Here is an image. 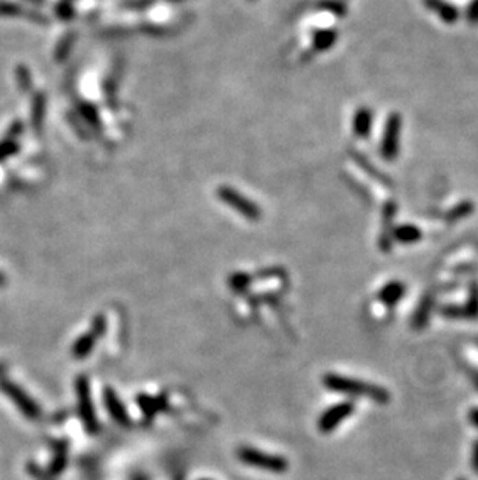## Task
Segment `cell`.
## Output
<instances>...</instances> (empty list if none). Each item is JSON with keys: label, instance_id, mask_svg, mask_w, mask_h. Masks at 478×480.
Instances as JSON below:
<instances>
[{"label": "cell", "instance_id": "1", "mask_svg": "<svg viewBox=\"0 0 478 480\" xmlns=\"http://www.w3.org/2000/svg\"><path fill=\"white\" fill-rule=\"evenodd\" d=\"M323 384L326 389L332 390V392L351 395V397L358 398H367L378 404H387L388 401H390L388 390L380 386H376V384L372 382L356 380V378L328 373L323 376Z\"/></svg>", "mask_w": 478, "mask_h": 480}, {"label": "cell", "instance_id": "2", "mask_svg": "<svg viewBox=\"0 0 478 480\" xmlns=\"http://www.w3.org/2000/svg\"><path fill=\"white\" fill-rule=\"evenodd\" d=\"M238 457L242 463L249 466L260 468V470H266L269 472L282 474L289 468V461L282 455H273L255 448H239L238 449Z\"/></svg>", "mask_w": 478, "mask_h": 480}, {"label": "cell", "instance_id": "3", "mask_svg": "<svg viewBox=\"0 0 478 480\" xmlns=\"http://www.w3.org/2000/svg\"><path fill=\"white\" fill-rule=\"evenodd\" d=\"M76 397H78V409H80V415L82 423L91 432L98 430V419L97 413L93 409L92 403V395H91V386H89V380L86 376H80L76 380Z\"/></svg>", "mask_w": 478, "mask_h": 480}, {"label": "cell", "instance_id": "4", "mask_svg": "<svg viewBox=\"0 0 478 480\" xmlns=\"http://www.w3.org/2000/svg\"><path fill=\"white\" fill-rule=\"evenodd\" d=\"M354 407L356 406H354V403H352V401H343V403L331 406L330 409L321 413L320 418H319V429H320V432H323V434H328V432H331L336 428H339V426L342 424L343 419H346L350 415H352V412H354Z\"/></svg>", "mask_w": 478, "mask_h": 480}, {"label": "cell", "instance_id": "5", "mask_svg": "<svg viewBox=\"0 0 478 480\" xmlns=\"http://www.w3.org/2000/svg\"><path fill=\"white\" fill-rule=\"evenodd\" d=\"M104 329H106L104 316H98L97 319L93 320L92 328L89 329L87 333L82 334L81 338L75 342L73 350H71V353H73V356L76 359H82V358H86L87 355H91L92 350H93V347H95V342H97V339L100 338V336L104 333Z\"/></svg>", "mask_w": 478, "mask_h": 480}, {"label": "cell", "instance_id": "6", "mask_svg": "<svg viewBox=\"0 0 478 480\" xmlns=\"http://www.w3.org/2000/svg\"><path fill=\"white\" fill-rule=\"evenodd\" d=\"M401 117L393 113L388 118L384 140H382V155L387 160H393L399 153V142H401Z\"/></svg>", "mask_w": 478, "mask_h": 480}, {"label": "cell", "instance_id": "7", "mask_svg": "<svg viewBox=\"0 0 478 480\" xmlns=\"http://www.w3.org/2000/svg\"><path fill=\"white\" fill-rule=\"evenodd\" d=\"M104 403H106L109 415L115 419L118 424H123V426L129 424L128 412H126V409H124V406L122 404V401H120L118 395L113 392L112 389L104 390Z\"/></svg>", "mask_w": 478, "mask_h": 480}, {"label": "cell", "instance_id": "8", "mask_svg": "<svg viewBox=\"0 0 478 480\" xmlns=\"http://www.w3.org/2000/svg\"><path fill=\"white\" fill-rule=\"evenodd\" d=\"M405 294V285L401 281H390L379 291V300L385 307H394L398 302H401Z\"/></svg>", "mask_w": 478, "mask_h": 480}, {"label": "cell", "instance_id": "9", "mask_svg": "<svg viewBox=\"0 0 478 480\" xmlns=\"http://www.w3.org/2000/svg\"><path fill=\"white\" fill-rule=\"evenodd\" d=\"M427 7L438 14L444 22H455L458 19V11L453 5L444 2V0H426Z\"/></svg>", "mask_w": 478, "mask_h": 480}, {"label": "cell", "instance_id": "10", "mask_svg": "<svg viewBox=\"0 0 478 480\" xmlns=\"http://www.w3.org/2000/svg\"><path fill=\"white\" fill-rule=\"evenodd\" d=\"M372 122H373V113L368 107H362L358 109L354 118V131L358 137L365 139L369 134V129H372Z\"/></svg>", "mask_w": 478, "mask_h": 480}, {"label": "cell", "instance_id": "11", "mask_svg": "<svg viewBox=\"0 0 478 480\" xmlns=\"http://www.w3.org/2000/svg\"><path fill=\"white\" fill-rule=\"evenodd\" d=\"M8 393L13 397V400H16V403L19 404L21 409L27 413L28 417H36L39 413V409L36 407V404L33 403L32 400L27 398L25 395H23L19 389L16 387H8Z\"/></svg>", "mask_w": 478, "mask_h": 480}, {"label": "cell", "instance_id": "12", "mask_svg": "<svg viewBox=\"0 0 478 480\" xmlns=\"http://www.w3.org/2000/svg\"><path fill=\"white\" fill-rule=\"evenodd\" d=\"M394 238L402 244L416 243L418 239H421V232L415 226H401L394 230Z\"/></svg>", "mask_w": 478, "mask_h": 480}, {"label": "cell", "instance_id": "13", "mask_svg": "<svg viewBox=\"0 0 478 480\" xmlns=\"http://www.w3.org/2000/svg\"><path fill=\"white\" fill-rule=\"evenodd\" d=\"M163 400L160 398H149V397H140L139 404L141 407V411L146 413V415H154L155 412H159L162 409Z\"/></svg>", "mask_w": 478, "mask_h": 480}, {"label": "cell", "instance_id": "14", "mask_svg": "<svg viewBox=\"0 0 478 480\" xmlns=\"http://www.w3.org/2000/svg\"><path fill=\"white\" fill-rule=\"evenodd\" d=\"M14 153H17V145H16V143L11 142L10 137L5 142L0 143V160L7 159L8 155L14 154Z\"/></svg>", "mask_w": 478, "mask_h": 480}, {"label": "cell", "instance_id": "15", "mask_svg": "<svg viewBox=\"0 0 478 480\" xmlns=\"http://www.w3.org/2000/svg\"><path fill=\"white\" fill-rule=\"evenodd\" d=\"M17 78H19V84H21V87L22 89H30V76H28V72L23 69V67H19V70H17Z\"/></svg>", "mask_w": 478, "mask_h": 480}, {"label": "cell", "instance_id": "16", "mask_svg": "<svg viewBox=\"0 0 478 480\" xmlns=\"http://www.w3.org/2000/svg\"><path fill=\"white\" fill-rule=\"evenodd\" d=\"M468 17L470 22H478V0H474V2L470 3L469 11H468Z\"/></svg>", "mask_w": 478, "mask_h": 480}, {"label": "cell", "instance_id": "17", "mask_svg": "<svg viewBox=\"0 0 478 480\" xmlns=\"http://www.w3.org/2000/svg\"><path fill=\"white\" fill-rule=\"evenodd\" d=\"M470 463H472V468H474V471L478 474V440L474 443V446H472Z\"/></svg>", "mask_w": 478, "mask_h": 480}, {"label": "cell", "instance_id": "18", "mask_svg": "<svg viewBox=\"0 0 478 480\" xmlns=\"http://www.w3.org/2000/svg\"><path fill=\"white\" fill-rule=\"evenodd\" d=\"M468 418H469V423L474 426V428L478 429V407H474V409H470Z\"/></svg>", "mask_w": 478, "mask_h": 480}, {"label": "cell", "instance_id": "19", "mask_svg": "<svg viewBox=\"0 0 478 480\" xmlns=\"http://www.w3.org/2000/svg\"><path fill=\"white\" fill-rule=\"evenodd\" d=\"M472 380H474V382H475V386H477V389H478V371L475 370V371H472Z\"/></svg>", "mask_w": 478, "mask_h": 480}, {"label": "cell", "instance_id": "20", "mask_svg": "<svg viewBox=\"0 0 478 480\" xmlns=\"http://www.w3.org/2000/svg\"><path fill=\"white\" fill-rule=\"evenodd\" d=\"M3 281H5V279H3V275H2V274H0V285H2V283H3Z\"/></svg>", "mask_w": 478, "mask_h": 480}, {"label": "cell", "instance_id": "21", "mask_svg": "<svg viewBox=\"0 0 478 480\" xmlns=\"http://www.w3.org/2000/svg\"><path fill=\"white\" fill-rule=\"evenodd\" d=\"M458 480H466V479H458Z\"/></svg>", "mask_w": 478, "mask_h": 480}]
</instances>
